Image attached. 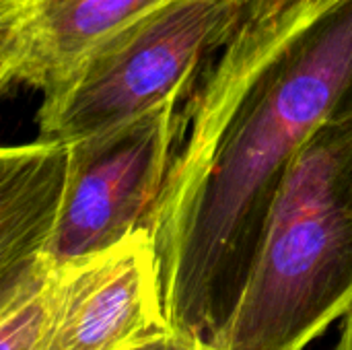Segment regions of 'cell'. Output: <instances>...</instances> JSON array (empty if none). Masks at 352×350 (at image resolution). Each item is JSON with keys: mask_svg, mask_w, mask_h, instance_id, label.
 Returning <instances> with one entry per match:
<instances>
[{"mask_svg": "<svg viewBox=\"0 0 352 350\" xmlns=\"http://www.w3.org/2000/svg\"><path fill=\"white\" fill-rule=\"evenodd\" d=\"M190 113L151 233L167 326L214 344L301 151L322 126L352 118V0L316 4L233 87L194 101Z\"/></svg>", "mask_w": 352, "mask_h": 350, "instance_id": "1", "label": "cell"}, {"mask_svg": "<svg viewBox=\"0 0 352 350\" xmlns=\"http://www.w3.org/2000/svg\"><path fill=\"white\" fill-rule=\"evenodd\" d=\"M352 307V118L295 161L221 350H305Z\"/></svg>", "mask_w": 352, "mask_h": 350, "instance_id": "2", "label": "cell"}, {"mask_svg": "<svg viewBox=\"0 0 352 350\" xmlns=\"http://www.w3.org/2000/svg\"><path fill=\"white\" fill-rule=\"evenodd\" d=\"M243 4L163 0L95 43L37 111L39 138L78 140L184 99L202 62L225 47Z\"/></svg>", "mask_w": 352, "mask_h": 350, "instance_id": "3", "label": "cell"}, {"mask_svg": "<svg viewBox=\"0 0 352 350\" xmlns=\"http://www.w3.org/2000/svg\"><path fill=\"white\" fill-rule=\"evenodd\" d=\"M182 101H167L122 126L68 142L64 200L45 258L50 266L89 260L153 229L177 157Z\"/></svg>", "mask_w": 352, "mask_h": 350, "instance_id": "4", "label": "cell"}, {"mask_svg": "<svg viewBox=\"0 0 352 350\" xmlns=\"http://www.w3.org/2000/svg\"><path fill=\"white\" fill-rule=\"evenodd\" d=\"M167 328L151 231L54 268L37 350H132Z\"/></svg>", "mask_w": 352, "mask_h": 350, "instance_id": "5", "label": "cell"}, {"mask_svg": "<svg viewBox=\"0 0 352 350\" xmlns=\"http://www.w3.org/2000/svg\"><path fill=\"white\" fill-rule=\"evenodd\" d=\"M163 0H0V85L47 91L95 43Z\"/></svg>", "mask_w": 352, "mask_h": 350, "instance_id": "6", "label": "cell"}, {"mask_svg": "<svg viewBox=\"0 0 352 350\" xmlns=\"http://www.w3.org/2000/svg\"><path fill=\"white\" fill-rule=\"evenodd\" d=\"M70 144L37 138L0 153V289L47 260L68 177Z\"/></svg>", "mask_w": 352, "mask_h": 350, "instance_id": "7", "label": "cell"}, {"mask_svg": "<svg viewBox=\"0 0 352 350\" xmlns=\"http://www.w3.org/2000/svg\"><path fill=\"white\" fill-rule=\"evenodd\" d=\"M324 0H245L241 19L196 101H208L233 87L287 31Z\"/></svg>", "mask_w": 352, "mask_h": 350, "instance_id": "8", "label": "cell"}, {"mask_svg": "<svg viewBox=\"0 0 352 350\" xmlns=\"http://www.w3.org/2000/svg\"><path fill=\"white\" fill-rule=\"evenodd\" d=\"M54 266L45 262L25 278L0 289V350H37Z\"/></svg>", "mask_w": 352, "mask_h": 350, "instance_id": "9", "label": "cell"}, {"mask_svg": "<svg viewBox=\"0 0 352 350\" xmlns=\"http://www.w3.org/2000/svg\"><path fill=\"white\" fill-rule=\"evenodd\" d=\"M132 350H221L214 347L212 342H208L202 336L196 334H188V332H179L173 328H163L161 332L148 336L144 342H140L138 347Z\"/></svg>", "mask_w": 352, "mask_h": 350, "instance_id": "10", "label": "cell"}, {"mask_svg": "<svg viewBox=\"0 0 352 350\" xmlns=\"http://www.w3.org/2000/svg\"><path fill=\"white\" fill-rule=\"evenodd\" d=\"M332 350H352V307L351 311L342 318L340 334H338V340Z\"/></svg>", "mask_w": 352, "mask_h": 350, "instance_id": "11", "label": "cell"}, {"mask_svg": "<svg viewBox=\"0 0 352 350\" xmlns=\"http://www.w3.org/2000/svg\"><path fill=\"white\" fill-rule=\"evenodd\" d=\"M235 2H239V4H245V0H235Z\"/></svg>", "mask_w": 352, "mask_h": 350, "instance_id": "12", "label": "cell"}]
</instances>
